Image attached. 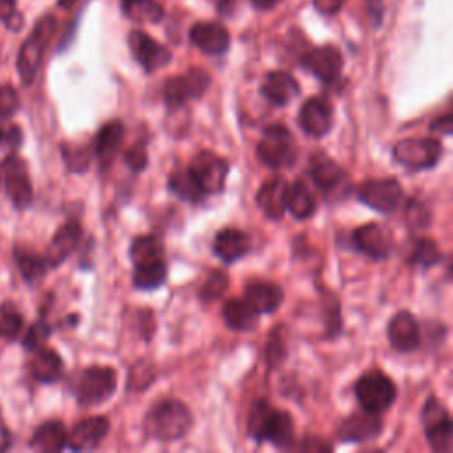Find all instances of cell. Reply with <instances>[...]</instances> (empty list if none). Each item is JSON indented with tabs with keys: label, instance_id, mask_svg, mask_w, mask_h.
Here are the masks:
<instances>
[{
	"label": "cell",
	"instance_id": "6da1fadb",
	"mask_svg": "<svg viewBox=\"0 0 453 453\" xmlns=\"http://www.w3.org/2000/svg\"><path fill=\"white\" fill-rule=\"evenodd\" d=\"M191 411L186 403L175 398L157 402L143 418L145 434L161 442H173L182 439L191 430Z\"/></svg>",
	"mask_w": 453,
	"mask_h": 453
},
{
	"label": "cell",
	"instance_id": "7a4b0ae2",
	"mask_svg": "<svg viewBox=\"0 0 453 453\" xmlns=\"http://www.w3.org/2000/svg\"><path fill=\"white\" fill-rule=\"evenodd\" d=\"M57 28V19L51 14L42 16L35 27L32 28L30 35L25 39V42L19 48L18 53V60H16V67H18V74L21 78V81L28 87L34 83L39 67L42 64V57L44 51L55 34Z\"/></svg>",
	"mask_w": 453,
	"mask_h": 453
},
{
	"label": "cell",
	"instance_id": "3957f363",
	"mask_svg": "<svg viewBox=\"0 0 453 453\" xmlns=\"http://www.w3.org/2000/svg\"><path fill=\"white\" fill-rule=\"evenodd\" d=\"M117 389V372L111 366H87L73 382L76 402L83 407H96L111 398Z\"/></svg>",
	"mask_w": 453,
	"mask_h": 453
},
{
	"label": "cell",
	"instance_id": "277c9868",
	"mask_svg": "<svg viewBox=\"0 0 453 453\" xmlns=\"http://www.w3.org/2000/svg\"><path fill=\"white\" fill-rule=\"evenodd\" d=\"M258 159L273 168H290L297 159V147L294 142V134L285 124H269L262 131V138L257 143Z\"/></svg>",
	"mask_w": 453,
	"mask_h": 453
},
{
	"label": "cell",
	"instance_id": "5b68a950",
	"mask_svg": "<svg viewBox=\"0 0 453 453\" xmlns=\"http://www.w3.org/2000/svg\"><path fill=\"white\" fill-rule=\"evenodd\" d=\"M357 403L363 411L382 414L396 400V386L389 375L380 370L365 372L354 384Z\"/></svg>",
	"mask_w": 453,
	"mask_h": 453
},
{
	"label": "cell",
	"instance_id": "8992f818",
	"mask_svg": "<svg viewBox=\"0 0 453 453\" xmlns=\"http://www.w3.org/2000/svg\"><path fill=\"white\" fill-rule=\"evenodd\" d=\"M393 161L407 170L434 168L442 156V143L435 138H403L393 147Z\"/></svg>",
	"mask_w": 453,
	"mask_h": 453
},
{
	"label": "cell",
	"instance_id": "52a82bcc",
	"mask_svg": "<svg viewBox=\"0 0 453 453\" xmlns=\"http://www.w3.org/2000/svg\"><path fill=\"white\" fill-rule=\"evenodd\" d=\"M356 198L380 214H391L403 200V188L395 177L366 179L356 188Z\"/></svg>",
	"mask_w": 453,
	"mask_h": 453
},
{
	"label": "cell",
	"instance_id": "ba28073f",
	"mask_svg": "<svg viewBox=\"0 0 453 453\" xmlns=\"http://www.w3.org/2000/svg\"><path fill=\"white\" fill-rule=\"evenodd\" d=\"M421 425L430 448L435 453H451L453 432L448 409L435 396H430L421 411Z\"/></svg>",
	"mask_w": 453,
	"mask_h": 453
},
{
	"label": "cell",
	"instance_id": "9c48e42d",
	"mask_svg": "<svg viewBox=\"0 0 453 453\" xmlns=\"http://www.w3.org/2000/svg\"><path fill=\"white\" fill-rule=\"evenodd\" d=\"M228 168V161L212 150L196 152L188 165V172L205 193V196L218 195L225 189Z\"/></svg>",
	"mask_w": 453,
	"mask_h": 453
},
{
	"label": "cell",
	"instance_id": "30bf717a",
	"mask_svg": "<svg viewBox=\"0 0 453 453\" xmlns=\"http://www.w3.org/2000/svg\"><path fill=\"white\" fill-rule=\"evenodd\" d=\"M211 85V76L200 69L191 67L184 74L172 76L163 85V99L170 110L180 108L189 99H198Z\"/></svg>",
	"mask_w": 453,
	"mask_h": 453
},
{
	"label": "cell",
	"instance_id": "8fae6325",
	"mask_svg": "<svg viewBox=\"0 0 453 453\" xmlns=\"http://www.w3.org/2000/svg\"><path fill=\"white\" fill-rule=\"evenodd\" d=\"M127 44L133 58L147 74L163 69L172 60L170 50L142 30H131L127 35Z\"/></svg>",
	"mask_w": 453,
	"mask_h": 453
},
{
	"label": "cell",
	"instance_id": "7c38bea8",
	"mask_svg": "<svg viewBox=\"0 0 453 453\" xmlns=\"http://www.w3.org/2000/svg\"><path fill=\"white\" fill-rule=\"evenodd\" d=\"M4 182L5 191L14 207L27 209L34 200V188L28 175L27 163L18 157L16 154H11L4 159Z\"/></svg>",
	"mask_w": 453,
	"mask_h": 453
},
{
	"label": "cell",
	"instance_id": "4fadbf2b",
	"mask_svg": "<svg viewBox=\"0 0 453 453\" xmlns=\"http://www.w3.org/2000/svg\"><path fill=\"white\" fill-rule=\"evenodd\" d=\"M301 65L319 81L329 85L340 78L343 69V57L333 44L317 46L301 57Z\"/></svg>",
	"mask_w": 453,
	"mask_h": 453
},
{
	"label": "cell",
	"instance_id": "5bb4252c",
	"mask_svg": "<svg viewBox=\"0 0 453 453\" xmlns=\"http://www.w3.org/2000/svg\"><path fill=\"white\" fill-rule=\"evenodd\" d=\"M352 248L372 260H384L393 251V239L388 228L379 223H366L350 234Z\"/></svg>",
	"mask_w": 453,
	"mask_h": 453
},
{
	"label": "cell",
	"instance_id": "9a60e30c",
	"mask_svg": "<svg viewBox=\"0 0 453 453\" xmlns=\"http://www.w3.org/2000/svg\"><path fill=\"white\" fill-rule=\"evenodd\" d=\"M297 122L308 136L320 138L333 127V104L324 96H313L306 99L299 108Z\"/></svg>",
	"mask_w": 453,
	"mask_h": 453
},
{
	"label": "cell",
	"instance_id": "2e32d148",
	"mask_svg": "<svg viewBox=\"0 0 453 453\" xmlns=\"http://www.w3.org/2000/svg\"><path fill=\"white\" fill-rule=\"evenodd\" d=\"M308 175L311 182L326 195L338 191L342 186L347 184V172L326 152H315L310 156L308 163Z\"/></svg>",
	"mask_w": 453,
	"mask_h": 453
},
{
	"label": "cell",
	"instance_id": "e0dca14e",
	"mask_svg": "<svg viewBox=\"0 0 453 453\" xmlns=\"http://www.w3.org/2000/svg\"><path fill=\"white\" fill-rule=\"evenodd\" d=\"M388 338L395 350L407 354L421 345V329L416 317L407 311H396L388 322Z\"/></svg>",
	"mask_w": 453,
	"mask_h": 453
},
{
	"label": "cell",
	"instance_id": "ac0fdd59",
	"mask_svg": "<svg viewBox=\"0 0 453 453\" xmlns=\"http://www.w3.org/2000/svg\"><path fill=\"white\" fill-rule=\"evenodd\" d=\"M384 425L380 414H372L366 411L354 412L347 416L338 426V441L342 442H368L380 435Z\"/></svg>",
	"mask_w": 453,
	"mask_h": 453
},
{
	"label": "cell",
	"instance_id": "d6986e66",
	"mask_svg": "<svg viewBox=\"0 0 453 453\" xmlns=\"http://www.w3.org/2000/svg\"><path fill=\"white\" fill-rule=\"evenodd\" d=\"M110 432V421L104 416H90L74 425L67 434V446L74 451L96 449L106 434Z\"/></svg>",
	"mask_w": 453,
	"mask_h": 453
},
{
	"label": "cell",
	"instance_id": "ffe728a7",
	"mask_svg": "<svg viewBox=\"0 0 453 453\" xmlns=\"http://www.w3.org/2000/svg\"><path fill=\"white\" fill-rule=\"evenodd\" d=\"M287 180L281 175L267 179L257 191L255 202L267 219L278 221L287 211Z\"/></svg>",
	"mask_w": 453,
	"mask_h": 453
},
{
	"label": "cell",
	"instance_id": "44dd1931",
	"mask_svg": "<svg viewBox=\"0 0 453 453\" xmlns=\"http://www.w3.org/2000/svg\"><path fill=\"white\" fill-rule=\"evenodd\" d=\"M191 42L203 53L218 57L223 55L230 46L228 30L214 21H198L189 30Z\"/></svg>",
	"mask_w": 453,
	"mask_h": 453
},
{
	"label": "cell",
	"instance_id": "7402d4cb",
	"mask_svg": "<svg viewBox=\"0 0 453 453\" xmlns=\"http://www.w3.org/2000/svg\"><path fill=\"white\" fill-rule=\"evenodd\" d=\"M301 87L297 80L287 71H271L265 74L260 94L274 106H287L294 97H297Z\"/></svg>",
	"mask_w": 453,
	"mask_h": 453
},
{
	"label": "cell",
	"instance_id": "603a6c76",
	"mask_svg": "<svg viewBox=\"0 0 453 453\" xmlns=\"http://www.w3.org/2000/svg\"><path fill=\"white\" fill-rule=\"evenodd\" d=\"M81 234L83 232L78 221H67L55 232L44 255L50 269L60 265L64 260L69 258V255L78 248Z\"/></svg>",
	"mask_w": 453,
	"mask_h": 453
},
{
	"label": "cell",
	"instance_id": "cb8c5ba5",
	"mask_svg": "<svg viewBox=\"0 0 453 453\" xmlns=\"http://www.w3.org/2000/svg\"><path fill=\"white\" fill-rule=\"evenodd\" d=\"M250 250H251V239L246 232L239 228L219 230L212 242L214 255L225 264H234L241 260L250 253Z\"/></svg>",
	"mask_w": 453,
	"mask_h": 453
},
{
	"label": "cell",
	"instance_id": "d4e9b609",
	"mask_svg": "<svg viewBox=\"0 0 453 453\" xmlns=\"http://www.w3.org/2000/svg\"><path fill=\"white\" fill-rule=\"evenodd\" d=\"M124 140V124L120 120H108L99 127L94 138V154L103 170L110 166Z\"/></svg>",
	"mask_w": 453,
	"mask_h": 453
},
{
	"label": "cell",
	"instance_id": "484cf974",
	"mask_svg": "<svg viewBox=\"0 0 453 453\" xmlns=\"http://www.w3.org/2000/svg\"><path fill=\"white\" fill-rule=\"evenodd\" d=\"M262 442H271L278 449H288L296 446L294 419L287 411H280L273 407L264 428Z\"/></svg>",
	"mask_w": 453,
	"mask_h": 453
},
{
	"label": "cell",
	"instance_id": "4316f807",
	"mask_svg": "<svg viewBox=\"0 0 453 453\" xmlns=\"http://www.w3.org/2000/svg\"><path fill=\"white\" fill-rule=\"evenodd\" d=\"M244 299L260 313H273L283 303V290L273 281H253L244 288Z\"/></svg>",
	"mask_w": 453,
	"mask_h": 453
},
{
	"label": "cell",
	"instance_id": "83f0119b",
	"mask_svg": "<svg viewBox=\"0 0 453 453\" xmlns=\"http://www.w3.org/2000/svg\"><path fill=\"white\" fill-rule=\"evenodd\" d=\"M30 372L35 380H39L42 384H51L60 379V375L64 372V361L57 350L42 345V347L32 350Z\"/></svg>",
	"mask_w": 453,
	"mask_h": 453
},
{
	"label": "cell",
	"instance_id": "f1b7e54d",
	"mask_svg": "<svg viewBox=\"0 0 453 453\" xmlns=\"http://www.w3.org/2000/svg\"><path fill=\"white\" fill-rule=\"evenodd\" d=\"M221 317L232 331H251L258 324V313L244 297L228 299L221 308Z\"/></svg>",
	"mask_w": 453,
	"mask_h": 453
},
{
	"label": "cell",
	"instance_id": "f546056e",
	"mask_svg": "<svg viewBox=\"0 0 453 453\" xmlns=\"http://www.w3.org/2000/svg\"><path fill=\"white\" fill-rule=\"evenodd\" d=\"M30 446L37 451H60L67 446V430L62 421L50 419L37 426V430L32 434Z\"/></svg>",
	"mask_w": 453,
	"mask_h": 453
},
{
	"label": "cell",
	"instance_id": "4dcf8cb0",
	"mask_svg": "<svg viewBox=\"0 0 453 453\" xmlns=\"http://www.w3.org/2000/svg\"><path fill=\"white\" fill-rule=\"evenodd\" d=\"M287 211L299 221H304L315 214L317 198L303 180H294L287 188Z\"/></svg>",
	"mask_w": 453,
	"mask_h": 453
},
{
	"label": "cell",
	"instance_id": "1f68e13d",
	"mask_svg": "<svg viewBox=\"0 0 453 453\" xmlns=\"http://www.w3.org/2000/svg\"><path fill=\"white\" fill-rule=\"evenodd\" d=\"M166 274H168V269L163 258L140 262V264H134L133 285L138 290H154L165 283Z\"/></svg>",
	"mask_w": 453,
	"mask_h": 453
},
{
	"label": "cell",
	"instance_id": "d6a6232c",
	"mask_svg": "<svg viewBox=\"0 0 453 453\" xmlns=\"http://www.w3.org/2000/svg\"><path fill=\"white\" fill-rule=\"evenodd\" d=\"M168 189L179 196L184 202L189 203H198L205 198V193L200 189V186L195 182V179L191 177V173L186 170H177L173 173H170L168 177Z\"/></svg>",
	"mask_w": 453,
	"mask_h": 453
},
{
	"label": "cell",
	"instance_id": "836d02e7",
	"mask_svg": "<svg viewBox=\"0 0 453 453\" xmlns=\"http://www.w3.org/2000/svg\"><path fill=\"white\" fill-rule=\"evenodd\" d=\"M120 7L129 19L142 23H157L165 14L161 4L156 0H120Z\"/></svg>",
	"mask_w": 453,
	"mask_h": 453
},
{
	"label": "cell",
	"instance_id": "e575fe53",
	"mask_svg": "<svg viewBox=\"0 0 453 453\" xmlns=\"http://www.w3.org/2000/svg\"><path fill=\"white\" fill-rule=\"evenodd\" d=\"M439 260H441V250L435 244V241L428 237L416 239L405 257V262L411 267H419V269H428L435 265Z\"/></svg>",
	"mask_w": 453,
	"mask_h": 453
},
{
	"label": "cell",
	"instance_id": "d590c367",
	"mask_svg": "<svg viewBox=\"0 0 453 453\" xmlns=\"http://www.w3.org/2000/svg\"><path fill=\"white\" fill-rule=\"evenodd\" d=\"M14 260H16V264L19 267L21 276L28 283L41 280L46 274V271L50 269V265H48L44 257L27 250V248H19V246L14 248Z\"/></svg>",
	"mask_w": 453,
	"mask_h": 453
},
{
	"label": "cell",
	"instance_id": "8d00e7d4",
	"mask_svg": "<svg viewBox=\"0 0 453 453\" xmlns=\"http://www.w3.org/2000/svg\"><path fill=\"white\" fill-rule=\"evenodd\" d=\"M163 250L165 248H163V242L159 241V237H156L152 234L138 235L131 242L129 257L134 264H140V262H147V260L163 258Z\"/></svg>",
	"mask_w": 453,
	"mask_h": 453
},
{
	"label": "cell",
	"instance_id": "74e56055",
	"mask_svg": "<svg viewBox=\"0 0 453 453\" xmlns=\"http://www.w3.org/2000/svg\"><path fill=\"white\" fill-rule=\"evenodd\" d=\"M273 411V405L267 400H257L253 402L250 414H248V435L257 442L262 444V435L265 423L269 419V414Z\"/></svg>",
	"mask_w": 453,
	"mask_h": 453
},
{
	"label": "cell",
	"instance_id": "f35d334b",
	"mask_svg": "<svg viewBox=\"0 0 453 453\" xmlns=\"http://www.w3.org/2000/svg\"><path fill=\"white\" fill-rule=\"evenodd\" d=\"M230 285V278L223 269H214L207 280L203 281L198 296L203 303H212L223 297V294L228 290Z\"/></svg>",
	"mask_w": 453,
	"mask_h": 453
},
{
	"label": "cell",
	"instance_id": "ab89813d",
	"mask_svg": "<svg viewBox=\"0 0 453 453\" xmlns=\"http://www.w3.org/2000/svg\"><path fill=\"white\" fill-rule=\"evenodd\" d=\"M21 329H23L21 313L11 303H4L0 306V338L14 340L19 336Z\"/></svg>",
	"mask_w": 453,
	"mask_h": 453
},
{
	"label": "cell",
	"instance_id": "60d3db41",
	"mask_svg": "<svg viewBox=\"0 0 453 453\" xmlns=\"http://www.w3.org/2000/svg\"><path fill=\"white\" fill-rule=\"evenodd\" d=\"M62 157L71 172H85L90 163V150L87 147L62 143Z\"/></svg>",
	"mask_w": 453,
	"mask_h": 453
},
{
	"label": "cell",
	"instance_id": "b9f144b4",
	"mask_svg": "<svg viewBox=\"0 0 453 453\" xmlns=\"http://www.w3.org/2000/svg\"><path fill=\"white\" fill-rule=\"evenodd\" d=\"M281 327H276L265 343V361L271 368L278 366L285 359V338L281 334Z\"/></svg>",
	"mask_w": 453,
	"mask_h": 453
},
{
	"label": "cell",
	"instance_id": "7bdbcfd3",
	"mask_svg": "<svg viewBox=\"0 0 453 453\" xmlns=\"http://www.w3.org/2000/svg\"><path fill=\"white\" fill-rule=\"evenodd\" d=\"M50 333H51L50 324H48L44 319H39L37 322H34V324L28 327L27 334L23 336V347H25L27 350H30V352L35 350V349H39V347H42V345L46 343Z\"/></svg>",
	"mask_w": 453,
	"mask_h": 453
},
{
	"label": "cell",
	"instance_id": "ee69618b",
	"mask_svg": "<svg viewBox=\"0 0 453 453\" xmlns=\"http://www.w3.org/2000/svg\"><path fill=\"white\" fill-rule=\"evenodd\" d=\"M19 108V97L14 87L0 85V122L11 119Z\"/></svg>",
	"mask_w": 453,
	"mask_h": 453
},
{
	"label": "cell",
	"instance_id": "f6af8a7d",
	"mask_svg": "<svg viewBox=\"0 0 453 453\" xmlns=\"http://www.w3.org/2000/svg\"><path fill=\"white\" fill-rule=\"evenodd\" d=\"M405 219L412 228H426L430 223V212L423 203L411 200L407 202V207H405Z\"/></svg>",
	"mask_w": 453,
	"mask_h": 453
},
{
	"label": "cell",
	"instance_id": "bcb514c9",
	"mask_svg": "<svg viewBox=\"0 0 453 453\" xmlns=\"http://www.w3.org/2000/svg\"><path fill=\"white\" fill-rule=\"evenodd\" d=\"M124 161H126V165H127L133 172H142V170H145V166H147V163H149V156H147L145 143L138 142V143H134L133 147H129V149L126 150Z\"/></svg>",
	"mask_w": 453,
	"mask_h": 453
},
{
	"label": "cell",
	"instance_id": "7dc6e473",
	"mask_svg": "<svg viewBox=\"0 0 453 453\" xmlns=\"http://www.w3.org/2000/svg\"><path fill=\"white\" fill-rule=\"evenodd\" d=\"M326 326L329 329V336H336L342 331V311H340V304L334 297H331V303H326Z\"/></svg>",
	"mask_w": 453,
	"mask_h": 453
},
{
	"label": "cell",
	"instance_id": "c3c4849f",
	"mask_svg": "<svg viewBox=\"0 0 453 453\" xmlns=\"http://www.w3.org/2000/svg\"><path fill=\"white\" fill-rule=\"evenodd\" d=\"M0 19L12 30L21 25V16L16 12V0H0Z\"/></svg>",
	"mask_w": 453,
	"mask_h": 453
},
{
	"label": "cell",
	"instance_id": "681fc988",
	"mask_svg": "<svg viewBox=\"0 0 453 453\" xmlns=\"http://www.w3.org/2000/svg\"><path fill=\"white\" fill-rule=\"evenodd\" d=\"M21 131L18 126L0 127V147H18L21 143Z\"/></svg>",
	"mask_w": 453,
	"mask_h": 453
},
{
	"label": "cell",
	"instance_id": "f907efd6",
	"mask_svg": "<svg viewBox=\"0 0 453 453\" xmlns=\"http://www.w3.org/2000/svg\"><path fill=\"white\" fill-rule=\"evenodd\" d=\"M343 4H345V0H313L315 9L320 14H327V16L336 14L343 7Z\"/></svg>",
	"mask_w": 453,
	"mask_h": 453
},
{
	"label": "cell",
	"instance_id": "816d5d0a",
	"mask_svg": "<svg viewBox=\"0 0 453 453\" xmlns=\"http://www.w3.org/2000/svg\"><path fill=\"white\" fill-rule=\"evenodd\" d=\"M299 449H303V451H331L333 446L327 444L320 437H306V439H303Z\"/></svg>",
	"mask_w": 453,
	"mask_h": 453
},
{
	"label": "cell",
	"instance_id": "f5cc1de1",
	"mask_svg": "<svg viewBox=\"0 0 453 453\" xmlns=\"http://www.w3.org/2000/svg\"><path fill=\"white\" fill-rule=\"evenodd\" d=\"M451 127H453L451 113H444L442 117L435 119V120L430 124V131H432V133H439V134H451Z\"/></svg>",
	"mask_w": 453,
	"mask_h": 453
},
{
	"label": "cell",
	"instance_id": "db71d44e",
	"mask_svg": "<svg viewBox=\"0 0 453 453\" xmlns=\"http://www.w3.org/2000/svg\"><path fill=\"white\" fill-rule=\"evenodd\" d=\"M368 7H370V14L373 18V23L379 25L380 19H382V0H368Z\"/></svg>",
	"mask_w": 453,
	"mask_h": 453
},
{
	"label": "cell",
	"instance_id": "11a10c76",
	"mask_svg": "<svg viewBox=\"0 0 453 453\" xmlns=\"http://www.w3.org/2000/svg\"><path fill=\"white\" fill-rule=\"evenodd\" d=\"M9 446H11V434H9V430L2 419V414H0V451L7 449Z\"/></svg>",
	"mask_w": 453,
	"mask_h": 453
},
{
	"label": "cell",
	"instance_id": "9f6ffc18",
	"mask_svg": "<svg viewBox=\"0 0 453 453\" xmlns=\"http://www.w3.org/2000/svg\"><path fill=\"white\" fill-rule=\"evenodd\" d=\"M257 9H262V11H265V9H273L280 0H250Z\"/></svg>",
	"mask_w": 453,
	"mask_h": 453
},
{
	"label": "cell",
	"instance_id": "6f0895ef",
	"mask_svg": "<svg viewBox=\"0 0 453 453\" xmlns=\"http://www.w3.org/2000/svg\"><path fill=\"white\" fill-rule=\"evenodd\" d=\"M78 2H80V0H57L58 7H62V9H71V7H74Z\"/></svg>",
	"mask_w": 453,
	"mask_h": 453
}]
</instances>
